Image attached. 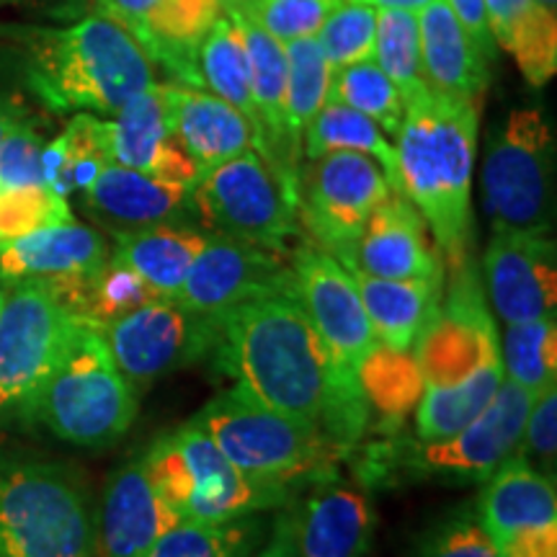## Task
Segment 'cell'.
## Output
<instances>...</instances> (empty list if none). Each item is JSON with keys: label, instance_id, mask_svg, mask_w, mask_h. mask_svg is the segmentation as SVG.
I'll return each instance as SVG.
<instances>
[{"label": "cell", "instance_id": "cell-22", "mask_svg": "<svg viewBox=\"0 0 557 557\" xmlns=\"http://www.w3.org/2000/svg\"><path fill=\"white\" fill-rule=\"evenodd\" d=\"M81 197L90 218L107 225L111 233H127L176 222L191 207V186L111 163Z\"/></svg>", "mask_w": 557, "mask_h": 557}, {"label": "cell", "instance_id": "cell-52", "mask_svg": "<svg viewBox=\"0 0 557 557\" xmlns=\"http://www.w3.org/2000/svg\"><path fill=\"white\" fill-rule=\"evenodd\" d=\"M18 122H21L18 111L13 109V107H9V103L0 101V139L9 135V132H11L13 127H16Z\"/></svg>", "mask_w": 557, "mask_h": 557}, {"label": "cell", "instance_id": "cell-56", "mask_svg": "<svg viewBox=\"0 0 557 557\" xmlns=\"http://www.w3.org/2000/svg\"><path fill=\"white\" fill-rule=\"evenodd\" d=\"M344 3H364V0H344Z\"/></svg>", "mask_w": 557, "mask_h": 557}, {"label": "cell", "instance_id": "cell-45", "mask_svg": "<svg viewBox=\"0 0 557 557\" xmlns=\"http://www.w3.org/2000/svg\"><path fill=\"white\" fill-rule=\"evenodd\" d=\"M41 152H45V139L32 124L21 120L0 139V189L45 184Z\"/></svg>", "mask_w": 557, "mask_h": 557}, {"label": "cell", "instance_id": "cell-21", "mask_svg": "<svg viewBox=\"0 0 557 557\" xmlns=\"http://www.w3.org/2000/svg\"><path fill=\"white\" fill-rule=\"evenodd\" d=\"M348 271L382 278L444 276V261L429 238L421 212L403 191H393L361 230Z\"/></svg>", "mask_w": 557, "mask_h": 557}, {"label": "cell", "instance_id": "cell-53", "mask_svg": "<svg viewBox=\"0 0 557 557\" xmlns=\"http://www.w3.org/2000/svg\"><path fill=\"white\" fill-rule=\"evenodd\" d=\"M259 0H220L222 13H243V16H253V9Z\"/></svg>", "mask_w": 557, "mask_h": 557}, {"label": "cell", "instance_id": "cell-47", "mask_svg": "<svg viewBox=\"0 0 557 557\" xmlns=\"http://www.w3.org/2000/svg\"><path fill=\"white\" fill-rule=\"evenodd\" d=\"M447 3L451 13H455V18L459 21V26L475 41L478 50L491 62L496 60V41H493L491 26H487L485 0H447Z\"/></svg>", "mask_w": 557, "mask_h": 557}, {"label": "cell", "instance_id": "cell-23", "mask_svg": "<svg viewBox=\"0 0 557 557\" xmlns=\"http://www.w3.org/2000/svg\"><path fill=\"white\" fill-rule=\"evenodd\" d=\"M109 246L94 227L70 220L0 243V282H58L96 274L109 259Z\"/></svg>", "mask_w": 557, "mask_h": 557}, {"label": "cell", "instance_id": "cell-30", "mask_svg": "<svg viewBox=\"0 0 557 557\" xmlns=\"http://www.w3.org/2000/svg\"><path fill=\"white\" fill-rule=\"evenodd\" d=\"M111 235H114L111 256L143 276L158 295L171 299L178 295L186 271L207 243L205 233L176 225V222Z\"/></svg>", "mask_w": 557, "mask_h": 557}, {"label": "cell", "instance_id": "cell-4", "mask_svg": "<svg viewBox=\"0 0 557 557\" xmlns=\"http://www.w3.org/2000/svg\"><path fill=\"white\" fill-rule=\"evenodd\" d=\"M137 389L111 357L103 331L78 320L58 367L21 413L75 447H109L137 418Z\"/></svg>", "mask_w": 557, "mask_h": 557}, {"label": "cell", "instance_id": "cell-31", "mask_svg": "<svg viewBox=\"0 0 557 557\" xmlns=\"http://www.w3.org/2000/svg\"><path fill=\"white\" fill-rule=\"evenodd\" d=\"M114 163L111 124L99 116L78 111L67 127L52 143H45L41 152V178L60 197L83 194Z\"/></svg>", "mask_w": 557, "mask_h": 557}, {"label": "cell", "instance_id": "cell-24", "mask_svg": "<svg viewBox=\"0 0 557 557\" xmlns=\"http://www.w3.org/2000/svg\"><path fill=\"white\" fill-rule=\"evenodd\" d=\"M418 39H421L423 81L431 94L480 107L491 83L487 73L491 60L459 26L447 0H431L421 11Z\"/></svg>", "mask_w": 557, "mask_h": 557}, {"label": "cell", "instance_id": "cell-26", "mask_svg": "<svg viewBox=\"0 0 557 557\" xmlns=\"http://www.w3.org/2000/svg\"><path fill=\"white\" fill-rule=\"evenodd\" d=\"M173 135L197 165L199 176L227 160L256 150V135L246 116L205 88L173 83Z\"/></svg>", "mask_w": 557, "mask_h": 557}, {"label": "cell", "instance_id": "cell-43", "mask_svg": "<svg viewBox=\"0 0 557 557\" xmlns=\"http://www.w3.org/2000/svg\"><path fill=\"white\" fill-rule=\"evenodd\" d=\"M413 557H500V549L475 508H459L423 532Z\"/></svg>", "mask_w": 557, "mask_h": 557}, {"label": "cell", "instance_id": "cell-34", "mask_svg": "<svg viewBox=\"0 0 557 557\" xmlns=\"http://www.w3.org/2000/svg\"><path fill=\"white\" fill-rule=\"evenodd\" d=\"M199 75L205 88L212 90L218 99L230 103L246 116L250 129L256 135V152L261 150V122L259 111L253 103V90H250V65L246 47H243L238 26L222 16L214 21V26L199 47Z\"/></svg>", "mask_w": 557, "mask_h": 557}, {"label": "cell", "instance_id": "cell-1", "mask_svg": "<svg viewBox=\"0 0 557 557\" xmlns=\"http://www.w3.org/2000/svg\"><path fill=\"white\" fill-rule=\"evenodd\" d=\"M214 364L276 413L320 426L344 447L364 436L369 406L297 297L253 299L218 315Z\"/></svg>", "mask_w": 557, "mask_h": 557}, {"label": "cell", "instance_id": "cell-44", "mask_svg": "<svg viewBox=\"0 0 557 557\" xmlns=\"http://www.w3.org/2000/svg\"><path fill=\"white\" fill-rule=\"evenodd\" d=\"M338 3L341 0H259L253 18L271 37L287 45L295 39L315 37Z\"/></svg>", "mask_w": 557, "mask_h": 557}, {"label": "cell", "instance_id": "cell-49", "mask_svg": "<svg viewBox=\"0 0 557 557\" xmlns=\"http://www.w3.org/2000/svg\"><path fill=\"white\" fill-rule=\"evenodd\" d=\"M500 557H557V524L519 534L500 549Z\"/></svg>", "mask_w": 557, "mask_h": 557}, {"label": "cell", "instance_id": "cell-16", "mask_svg": "<svg viewBox=\"0 0 557 557\" xmlns=\"http://www.w3.org/2000/svg\"><path fill=\"white\" fill-rule=\"evenodd\" d=\"M289 267L295 274L297 302L302 305L305 315L315 325L338 364L357 374L359 361L380 341L361 305L351 271L312 240L299 243L292 250Z\"/></svg>", "mask_w": 557, "mask_h": 557}, {"label": "cell", "instance_id": "cell-27", "mask_svg": "<svg viewBox=\"0 0 557 557\" xmlns=\"http://www.w3.org/2000/svg\"><path fill=\"white\" fill-rule=\"evenodd\" d=\"M220 16V0H156L137 45L176 86L205 88L199 75V47Z\"/></svg>", "mask_w": 557, "mask_h": 557}, {"label": "cell", "instance_id": "cell-7", "mask_svg": "<svg viewBox=\"0 0 557 557\" xmlns=\"http://www.w3.org/2000/svg\"><path fill=\"white\" fill-rule=\"evenodd\" d=\"M152 483L184 521H233L289 504L295 487L250 478L189 421L143 455Z\"/></svg>", "mask_w": 557, "mask_h": 557}, {"label": "cell", "instance_id": "cell-41", "mask_svg": "<svg viewBox=\"0 0 557 557\" xmlns=\"http://www.w3.org/2000/svg\"><path fill=\"white\" fill-rule=\"evenodd\" d=\"M70 220L73 212L67 199L54 194L50 186L32 184L0 189V243L24 238Z\"/></svg>", "mask_w": 557, "mask_h": 557}, {"label": "cell", "instance_id": "cell-35", "mask_svg": "<svg viewBox=\"0 0 557 557\" xmlns=\"http://www.w3.org/2000/svg\"><path fill=\"white\" fill-rule=\"evenodd\" d=\"M357 380L369 410L389 426H400L413 413L426 387L413 354L382 344H374L359 361Z\"/></svg>", "mask_w": 557, "mask_h": 557}, {"label": "cell", "instance_id": "cell-3", "mask_svg": "<svg viewBox=\"0 0 557 557\" xmlns=\"http://www.w3.org/2000/svg\"><path fill=\"white\" fill-rule=\"evenodd\" d=\"M26 83L52 111L114 116L156 83L152 62L127 29L101 13L24 34Z\"/></svg>", "mask_w": 557, "mask_h": 557}, {"label": "cell", "instance_id": "cell-18", "mask_svg": "<svg viewBox=\"0 0 557 557\" xmlns=\"http://www.w3.org/2000/svg\"><path fill=\"white\" fill-rule=\"evenodd\" d=\"M287 521L297 557H367L377 513L364 487L331 470L310 480V491L287 511Z\"/></svg>", "mask_w": 557, "mask_h": 557}, {"label": "cell", "instance_id": "cell-46", "mask_svg": "<svg viewBox=\"0 0 557 557\" xmlns=\"http://www.w3.org/2000/svg\"><path fill=\"white\" fill-rule=\"evenodd\" d=\"M557 449V387H549L537 395L529 410L521 436L519 451H527V459L547 475V465H555Z\"/></svg>", "mask_w": 557, "mask_h": 557}, {"label": "cell", "instance_id": "cell-54", "mask_svg": "<svg viewBox=\"0 0 557 557\" xmlns=\"http://www.w3.org/2000/svg\"><path fill=\"white\" fill-rule=\"evenodd\" d=\"M537 3H542V5H545V9H549V11L557 9V0H537Z\"/></svg>", "mask_w": 557, "mask_h": 557}, {"label": "cell", "instance_id": "cell-32", "mask_svg": "<svg viewBox=\"0 0 557 557\" xmlns=\"http://www.w3.org/2000/svg\"><path fill=\"white\" fill-rule=\"evenodd\" d=\"M500 382H504V364L500 359H493L455 385L423 387L421 400L413 410L418 438L431 444L455 436L472 418L483 413Z\"/></svg>", "mask_w": 557, "mask_h": 557}, {"label": "cell", "instance_id": "cell-10", "mask_svg": "<svg viewBox=\"0 0 557 557\" xmlns=\"http://www.w3.org/2000/svg\"><path fill=\"white\" fill-rule=\"evenodd\" d=\"M393 191L374 158L351 150L323 152L297 173L299 225L348 269L367 220Z\"/></svg>", "mask_w": 557, "mask_h": 557}, {"label": "cell", "instance_id": "cell-8", "mask_svg": "<svg viewBox=\"0 0 557 557\" xmlns=\"http://www.w3.org/2000/svg\"><path fill=\"white\" fill-rule=\"evenodd\" d=\"M483 207L493 233L553 230L555 137L540 109H513L487 139Z\"/></svg>", "mask_w": 557, "mask_h": 557}, {"label": "cell", "instance_id": "cell-50", "mask_svg": "<svg viewBox=\"0 0 557 557\" xmlns=\"http://www.w3.org/2000/svg\"><path fill=\"white\" fill-rule=\"evenodd\" d=\"M250 557H297L295 545H292V532H289V521L287 513H282L274 527V534L267 542V547L261 553H253Z\"/></svg>", "mask_w": 557, "mask_h": 557}, {"label": "cell", "instance_id": "cell-55", "mask_svg": "<svg viewBox=\"0 0 557 557\" xmlns=\"http://www.w3.org/2000/svg\"><path fill=\"white\" fill-rule=\"evenodd\" d=\"M3 302H5V292L0 289V310H3Z\"/></svg>", "mask_w": 557, "mask_h": 557}, {"label": "cell", "instance_id": "cell-19", "mask_svg": "<svg viewBox=\"0 0 557 557\" xmlns=\"http://www.w3.org/2000/svg\"><path fill=\"white\" fill-rule=\"evenodd\" d=\"M184 521L152 483L143 455L109 478L96 513L99 557H145L169 529Z\"/></svg>", "mask_w": 557, "mask_h": 557}, {"label": "cell", "instance_id": "cell-51", "mask_svg": "<svg viewBox=\"0 0 557 557\" xmlns=\"http://www.w3.org/2000/svg\"><path fill=\"white\" fill-rule=\"evenodd\" d=\"M372 9H393V11H423L431 0H364Z\"/></svg>", "mask_w": 557, "mask_h": 557}, {"label": "cell", "instance_id": "cell-9", "mask_svg": "<svg viewBox=\"0 0 557 557\" xmlns=\"http://www.w3.org/2000/svg\"><path fill=\"white\" fill-rule=\"evenodd\" d=\"M191 209L207 230L282 253L299 235L297 194L256 150L207 171L191 186Z\"/></svg>", "mask_w": 557, "mask_h": 557}, {"label": "cell", "instance_id": "cell-40", "mask_svg": "<svg viewBox=\"0 0 557 557\" xmlns=\"http://www.w3.org/2000/svg\"><path fill=\"white\" fill-rule=\"evenodd\" d=\"M329 101L346 103L393 137L398 135L403 116H406V103H403L398 88L372 60L333 70Z\"/></svg>", "mask_w": 557, "mask_h": 557}, {"label": "cell", "instance_id": "cell-2", "mask_svg": "<svg viewBox=\"0 0 557 557\" xmlns=\"http://www.w3.org/2000/svg\"><path fill=\"white\" fill-rule=\"evenodd\" d=\"M480 107L426 90L406 103L398 129L400 191L434 235L444 263L470 256V186L478 156Z\"/></svg>", "mask_w": 557, "mask_h": 557}, {"label": "cell", "instance_id": "cell-13", "mask_svg": "<svg viewBox=\"0 0 557 557\" xmlns=\"http://www.w3.org/2000/svg\"><path fill=\"white\" fill-rule=\"evenodd\" d=\"M101 331L120 372L132 387H143L181 367L212 357L218 318L160 297L101 325Z\"/></svg>", "mask_w": 557, "mask_h": 557}, {"label": "cell", "instance_id": "cell-33", "mask_svg": "<svg viewBox=\"0 0 557 557\" xmlns=\"http://www.w3.org/2000/svg\"><path fill=\"white\" fill-rule=\"evenodd\" d=\"M333 150L364 152L380 163L389 186L400 191V171L395 145L382 135V129L369 116L359 114L351 107L338 101H325L323 109L312 116L302 135V152L310 158L323 156Z\"/></svg>", "mask_w": 557, "mask_h": 557}, {"label": "cell", "instance_id": "cell-11", "mask_svg": "<svg viewBox=\"0 0 557 557\" xmlns=\"http://www.w3.org/2000/svg\"><path fill=\"white\" fill-rule=\"evenodd\" d=\"M444 267L449 271L447 287L410 348L426 387L455 385L487 361L500 359V333L487 310L475 263L465 256Z\"/></svg>", "mask_w": 557, "mask_h": 557}, {"label": "cell", "instance_id": "cell-14", "mask_svg": "<svg viewBox=\"0 0 557 557\" xmlns=\"http://www.w3.org/2000/svg\"><path fill=\"white\" fill-rule=\"evenodd\" d=\"M276 295L297 297L289 261L253 243L207 235L173 299L201 315L218 318L238 305Z\"/></svg>", "mask_w": 557, "mask_h": 557}, {"label": "cell", "instance_id": "cell-37", "mask_svg": "<svg viewBox=\"0 0 557 557\" xmlns=\"http://www.w3.org/2000/svg\"><path fill=\"white\" fill-rule=\"evenodd\" d=\"M263 537L256 517L233 521H178L145 557H250Z\"/></svg>", "mask_w": 557, "mask_h": 557}, {"label": "cell", "instance_id": "cell-42", "mask_svg": "<svg viewBox=\"0 0 557 557\" xmlns=\"http://www.w3.org/2000/svg\"><path fill=\"white\" fill-rule=\"evenodd\" d=\"M374 24L377 11L369 3H341L320 29V47L333 70L374 58Z\"/></svg>", "mask_w": 557, "mask_h": 557}, {"label": "cell", "instance_id": "cell-17", "mask_svg": "<svg viewBox=\"0 0 557 557\" xmlns=\"http://www.w3.org/2000/svg\"><path fill=\"white\" fill-rule=\"evenodd\" d=\"M483 289L504 325L555 315V240L547 233L496 230L485 250Z\"/></svg>", "mask_w": 557, "mask_h": 557}, {"label": "cell", "instance_id": "cell-39", "mask_svg": "<svg viewBox=\"0 0 557 557\" xmlns=\"http://www.w3.org/2000/svg\"><path fill=\"white\" fill-rule=\"evenodd\" d=\"M374 54L382 73L398 88L403 103L421 99L426 81L421 70V39L418 18L410 11L380 9L374 24Z\"/></svg>", "mask_w": 557, "mask_h": 557}, {"label": "cell", "instance_id": "cell-5", "mask_svg": "<svg viewBox=\"0 0 557 557\" xmlns=\"http://www.w3.org/2000/svg\"><path fill=\"white\" fill-rule=\"evenodd\" d=\"M191 421L246 475L295 491L336 470L346 451L320 426L276 413L238 387L214 395Z\"/></svg>", "mask_w": 557, "mask_h": 557}, {"label": "cell", "instance_id": "cell-38", "mask_svg": "<svg viewBox=\"0 0 557 557\" xmlns=\"http://www.w3.org/2000/svg\"><path fill=\"white\" fill-rule=\"evenodd\" d=\"M287 54V127L302 150V135L312 116L329 101L333 67L315 37L284 45Z\"/></svg>", "mask_w": 557, "mask_h": 557}, {"label": "cell", "instance_id": "cell-29", "mask_svg": "<svg viewBox=\"0 0 557 557\" xmlns=\"http://www.w3.org/2000/svg\"><path fill=\"white\" fill-rule=\"evenodd\" d=\"M493 41L511 54L529 86L542 88L557 73V18L537 0H485Z\"/></svg>", "mask_w": 557, "mask_h": 557}, {"label": "cell", "instance_id": "cell-20", "mask_svg": "<svg viewBox=\"0 0 557 557\" xmlns=\"http://www.w3.org/2000/svg\"><path fill=\"white\" fill-rule=\"evenodd\" d=\"M109 124L114 163L173 184H197V165L173 135V83H152L124 103Z\"/></svg>", "mask_w": 557, "mask_h": 557}, {"label": "cell", "instance_id": "cell-36", "mask_svg": "<svg viewBox=\"0 0 557 557\" xmlns=\"http://www.w3.org/2000/svg\"><path fill=\"white\" fill-rule=\"evenodd\" d=\"M504 377L532 395L557 387V320L555 315L506 323L500 338Z\"/></svg>", "mask_w": 557, "mask_h": 557}, {"label": "cell", "instance_id": "cell-57", "mask_svg": "<svg viewBox=\"0 0 557 557\" xmlns=\"http://www.w3.org/2000/svg\"><path fill=\"white\" fill-rule=\"evenodd\" d=\"M0 3H9V0H0Z\"/></svg>", "mask_w": 557, "mask_h": 557}, {"label": "cell", "instance_id": "cell-12", "mask_svg": "<svg viewBox=\"0 0 557 557\" xmlns=\"http://www.w3.org/2000/svg\"><path fill=\"white\" fill-rule=\"evenodd\" d=\"M78 320L47 282L13 284L0 310V413L29 406L65 354Z\"/></svg>", "mask_w": 557, "mask_h": 557}, {"label": "cell", "instance_id": "cell-6", "mask_svg": "<svg viewBox=\"0 0 557 557\" xmlns=\"http://www.w3.org/2000/svg\"><path fill=\"white\" fill-rule=\"evenodd\" d=\"M0 557H99L96 511L65 465L0 468Z\"/></svg>", "mask_w": 557, "mask_h": 557}, {"label": "cell", "instance_id": "cell-48", "mask_svg": "<svg viewBox=\"0 0 557 557\" xmlns=\"http://www.w3.org/2000/svg\"><path fill=\"white\" fill-rule=\"evenodd\" d=\"M152 5H156V0H96V9L101 16L116 21L122 29H127L135 37V41L143 37L145 21H148Z\"/></svg>", "mask_w": 557, "mask_h": 557}, {"label": "cell", "instance_id": "cell-15", "mask_svg": "<svg viewBox=\"0 0 557 557\" xmlns=\"http://www.w3.org/2000/svg\"><path fill=\"white\" fill-rule=\"evenodd\" d=\"M534 398L537 395L504 377L483 413L444 442H421L406 465L423 475L483 483L519 449Z\"/></svg>", "mask_w": 557, "mask_h": 557}, {"label": "cell", "instance_id": "cell-28", "mask_svg": "<svg viewBox=\"0 0 557 557\" xmlns=\"http://www.w3.org/2000/svg\"><path fill=\"white\" fill-rule=\"evenodd\" d=\"M351 276L380 344L410 351L442 297L444 276L382 278L364 271H351Z\"/></svg>", "mask_w": 557, "mask_h": 557}, {"label": "cell", "instance_id": "cell-25", "mask_svg": "<svg viewBox=\"0 0 557 557\" xmlns=\"http://www.w3.org/2000/svg\"><path fill=\"white\" fill-rule=\"evenodd\" d=\"M475 511L498 549H504L519 534L557 524L555 480L513 451L485 480Z\"/></svg>", "mask_w": 557, "mask_h": 557}]
</instances>
